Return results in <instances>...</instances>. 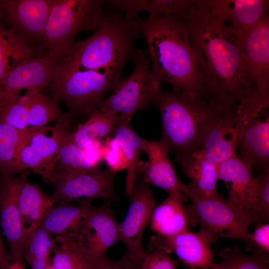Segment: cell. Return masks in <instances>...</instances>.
Segmentation results:
<instances>
[{"instance_id":"6da1fadb","label":"cell","mask_w":269,"mask_h":269,"mask_svg":"<svg viewBox=\"0 0 269 269\" xmlns=\"http://www.w3.org/2000/svg\"><path fill=\"white\" fill-rule=\"evenodd\" d=\"M188 24L205 99L225 110H236L257 91L246 68L240 41L211 14L204 0H199Z\"/></svg>"},{"instance_id":"7a4b0ae2","label":"cell","mask_w":269,"mask_h":269,"mask_svg":"<svg viewBox=\"0 0 269 269\" xmlns=\"http://www.w3.org/2000/svg\"><path fill=\"white\" fill-rule=\"evenodd\" d=\"M141 34L156 78L170 85L172 90L204 99L188 21L174 16L149 15L142 20Z\"/></svg>"},{"instance_id":"3957f363","label":"cell","mask_w":269,"mask_h":269,"mask_svg":"<svg viewBox=\"0 0 269 269\" xmlns=\"http://www.w3.org/2000/svg\"><path fill=\"white\" fill-rule=\"evenodd\" d=\"M153 103L160 114V140L181 164L199 150L208 132L227 111L197 95L162 89Z\"/></svg>"},{"instance_id":"277c9868","label":"cell","mask_w":269,"mask_h":269,"mask_svg":"<svg viewBox=\"0 0 269 269\" xmlns=\"http://www.w3.org/2000/svg\"><path fill=\"white\" fill-rule=\"evenodd\" d=\"M106 3L108 8L94 33L74 43L70 55L61 60L63 65L75 69L123 70L132 59L135 42L141 35L142 19L127 16Z\"/></svg>"},{"instance_id":"5b68a950","label":"cell","mask_w":269,"mask_h":269,"mask_svg":"<svg viewBox=\"0 0 269 269\" xmlns=\"http://www.w3.org/2000/svg\"><path fill=\"white\" fill-rule=\"evenodd\" d=\"M121 70H81L60 61L49 85L51 97L63 102L69 115H89L122 79Z\"/></svg>"},{"instance_id":"8992f818","label":"cell","mask_w":269,"mask_h":269,"mask_svg":"<svg viewBox=\"0 0 269 269\" xmlns=\"http://www.w3.org/2000/svg\"><path fill=\"white\" fill-rule=\"evenodd\" d=\"M105 6V0H56L45 29L46 54L57 60L68 57L80 32L97 28Z\"/></svg>"},{"instance_id":"52a82bcc","label":"cell","mask_w":269,"mask_h":269,"mask_svg":"<svg viewBox=\"0 0 269 269\" xmlns=\"http://www.w3.org/2000/svg\"><path fill=\"white\" fill-rule=\"evenodd\" d=\"M132 60L134 66L132 73L118 82L97 109L113 112L121 119L129 121L136 112L147 109L153 103L161 88V82L150 67L146 50L136 48Z\"/></svg>"},{"instance_id":"ba28073f","label":"cell","mask_w":269,"mask_h":269,"mask_svg":"<svg viewBox=\"0 0 269 269\" xmlns=\"http://www.w3.org/2000/svg\"><path fill=\"white\" fill-rule=\"evenodd\" d=\"M181 192L192 202L193 214L201 225V230L213 243L221 238L245 241L250 248L249 219L218 193L212 195L201 194L184 183Z\"/></svg>"},{"instance_id":"9c48e42d","label":"cell","mask_w":269,"mask_h":269,"mask_svg":"<svg viewBox=\"0 0 269 269\" xmlns=\"http://www.w3.org/2000/svg\"><path fill=\"white\" fill-rule=\"evenodd\" d=\"M269 96L257 91L245 99L236 110L241 131V158L252 169H269Z\"/></svg>"},{"instance_id":"30bf717a","label":"cell","mask_w":269,"mask_h":269,"mask_svg":"<svg viewBox=\"0 0 269 269\" xmlns=\"http://www.w3.org/2000/svg\"><path fill=\"white\" fill-rule=\"evenodd\" d=\"M69 122L70 115H62L54 126H46L25 134L17 152L20 172L29 168L45 181L53 183L56 158L68 135Z\"/></svg>"},{"instance_id":"8fae6325","label":"cell","mask_w":269,"mask_h":269,"mask_svg":"<svg viewBox=\"0 0 269 269\" xmlns=\"http://www.w3.org/2000/svg\"><path fill=\"white\" fill-rule=\"evenodd\" d=\"M115 173L111 170L98 167L86 171L57 170L53 183L56 190L52 195L56 202H81L83 197L91 200H116L119 197L115 189Z\"/></svg>"},{"instance_id":"7c38bea8","label":"cell","mask_w":269,"mask_h":269,"mask_svg":"<svg viewBox=\"0 0 269 269\" xmlns=\"http://www.w3.org/2000/svg\"><path fill=\"white\" fill-rule=\"evenodd\" d=\"M56 0H0V17L37 51L44 50L46 25Z\"/></svg>"},{"instance_id":"4fadbf2b","label":"cell","mask_w":269,"mask_h":269,"mask_svg":"<svg viewBox=\"0 0 269 269\" xmlns=\"http://www.w3.org/2000/svg\"><path fill=\"white\" fill-rule=\"evenodd\" d=\"M129 197L130 204L128 213L120 224L119 243L125 245L127 257L133 261H141L147 255L143 244V236L156 206L155 199L147 183L142 179L136 178Z\"/></svg>"},{"instance_id":"5bb4252c","label":"cell","mask_w":269,"mask_h":269,"mask_svg":"<svg viewBox=\"0 0 269 269\" xmlns=\"http://www.w3.org/2000/svg\"><path fill=\"white\" fill-rule=\"evenodd\" d=\"M104 200L98 206H92L73 233L84 248L92 261L106 255L107 251L119 243V224L111 206Z\"/></svg>"},{"instance_id":"9a60e30c","label":"cell","mask_w":269,"mask_h":269,"mask_svg":"<svg viewBox=\"0 0 269 269\" xmlns=\"http://www.w3.org/2000/svg\"><path fill=\"white\" fill-rule=\"evenodd\" d=\"M60 60L42 54L21 62L5 76L0 86V108L9 104L25 89L41 92L49 86Z\"/></svg>"},{"instance_id":"2e32d148","label":"cell","mask_w":269,"mask_h":269,"mask_svg":"<svg viewBox=\"0 0 269 269\" xmlns=\"http://www.w3.org/2000/svg\"><path fill=\"white\" fill-rule=\"evenodd\" d=\"M219 179L225 183L228 201L245 215L251 224L256 223L257 177L252 169L237 156L219 165Z\"/></svg>"},{"instance_id":"e0dca14e","label":"cell","mask_w":269,"mask_h":269,"mask_svg":"<svg viewBox=\"0 0 269 269\" xmlns=\"http://www.w3.org/2000/svg\"><path fill=\"white\" fill-rule=\"evenodd\" d=\"M211 14L229 28L240 41L268 14L267 0H204Z\"/></svg>"},{"instance_id":"ac0fdd59","label":"cell","mask_w":269,"mask_h":269,"mask_svg":"<svg viewBox=\"0 0 269 269\" xmlns=\"http://www.w3.org/2000/svg\"><path fill=\"white\" fill-rule=\"evenodd\" d=\"M248 73L257 91L269 95V15H265L241 41Z\"/></svg>"},{"instance_id":"d6986e66","label":"cell","mask_w":269,"mask_h":269,"mask_svg":"<svg viewBox=\"0 0 269 269\" xmlns=\"http://www.w3.org/2000/svg\"><path fill=\"white\" fill-rule=\"evenodd\" d=\"M212 242L202 231H187L171 236L156 234L149 242V250L158 248L174 253L184 264L198 269H210L213 261Z\"/></svg>"},{"instance_id":"ffe728a7","label":"cell","mask_w":269,"mask_h":269,"mask_svg":"<svg viewBox=\"0 0 269 269\" xmlns=\"http://www.w3.org/2000/svg\"><path fill=\"white\" fill-rule=\"evenodd\" d=\"M0 219L13 261L23 259L28 241L13 190L12 176H4L0 186Z\"/></svg>"},{"instance_id":"44dd1931","label":"cell","mask_w":269,"mask_h":269,"mask_svg":"<svg viewBox=\"0 0 269 269\" xmlns=\"http://www.w3.org/2000/svg\"><path fill=\"white\" fill-rule=\"evenodd\" d=\"M12 181L16 203L28 240L56 200L52 195L45 193L37 184L22 177H12Z\"/></svg>"},{"instance_id":"7402d4cb","label":"cell","mask_w":269,"mask_h":269,"mask_svg":"<svg viewBox=\"0 0 269 269\" xmlns=\"http://www.w3.org/2000/svg\"><path fill=\"white\" fill-rule=\"evenodd\" d=\"M240 139L241 131L235 110L220 118L207 134L200 148L219 165L237 156Z\"/></svg>"},{"instance_id":"603a6c76","label":"cell","mask_w":269,"mask_h":269,"mask_svg":"<svg viewBox=\"0 0 269 269\" xmlns=\"http://www.w3.org/2000/svg\"><path fill=\"white\" fill-rule=\"evenodd\" d=\"M143 151L148 161L143 171V180L169 193L181 192L184 183L178 178L169 158L170 150L160 139L145 140Z\"/></svg>"},{"instance_id":"cb8c5ba5","label":"cell","mask_w":269,"mask_h":269,"mask_svg":"<svg viewBox=\"0 0 269 269\" xmlns=\"http://www.w3.org/2000/svg\"><path fill=\"white\" fill-rule=\"evenodd\" d=\"M184 195L176 190L169 193L167 198L155 206L150 219L151 227L157 235L171 236L188 231L190 223Z\"/></svg>"},{"instance_id":"d4e9b609","label":"cell","mask_w":269,"mask_h":269,"mask_svg":"<svg viewBox=\"0 0 269 269\" xmlns=\"http://www.w3.org/2000/svg\"><path fill=\"white\" fill-rule=\"evenodd\" d=\"M109 4L129 16L146 11L149 15H171L189 20L198 7L199 0H113Z\"/></svg>"},{"instance_id":"484cf974","label":"cell","mask_w":269,"mask_h":269,"mask_svg":"<svg viewBox=\"0 0 269 269\" xmlns=\"http://www.w3.org/2000/svg\"><path fill=\"white\" fill-rule=\"evenodd\" d=\"M91 200H85L77 205L56 202L46 213L39 226L53 237L74 230L88 214L92 205Z\"/></svg>"},{"instance_id":"4316f807","label":"cell","mask_w":269,"mask_h":269,"mask_svg":"<svg viewBox=\"0 0 269 269\" xmlns=\"http://www.w3.org/2000/svg\"><path fill=\"white\" fill-rule=\"evenodd\" d=\"M180 165L183 172L190 179L188 185L192 189L206 195L218 194L219 165L211 160L201 148Z\"/></svg>"},{"instance_id":"83f0119b","label":"cell","mask_w":269,"mask_h":269,"mask_svg":"<svg viewBox=\"0 0 269 269\" xmlns=\"http://www.w3.org/2000/svg\"><path fill=\"white\" fill-rule=\"evenodd\" d=\"M131 121L120 118L114 132L113 138L121 147L128 166L126 181V193L130 196L137 178L138 161L146 139L139 136L132 129Z\"/></svg>"},{"instance_id":"f1b7e54d","label":"cell","mask_w":269,"mask_h":269,"mask_svg":"<svg viewBox=\"0 0 269 269\" xmlns=\"http://www.w3.org/2000/svg\"><path fill=\"white\" fill-rule=\"evenodd\" d=\"M51 263L57 269H91L92 260L72 232L55 236Z\"/></svg>"},{"instance_id":"f546056e","label":"cell","mask_w":269,"mask_h":269,"mask_svg":"<svg viewBox=\"0 0 269 269\" xmlns=\"http://www.w3.org/2000/svg\"><path fill=\"white\" fill-rule=\"evenodd\" d=\"M88 116L87 120L70 134L73 141L83 149L108 136L113 132L120 120L118 114L98 110L91 113Z\"/></svg>"},{"instance_id":"4dcf8cb0","label":"cell","mask_w":269,"mask_h":269,"mask_svg":"<svg viewBox=\"0 0 269 269\" xmlns=\"http://www.w3.org/2000/svg\"><path fill=\"white\" fill-rule=\"evenodd\" d=\"M18 34L0 25V86L7 75L25 60L39 55Z\"/></svg>"},{"instance_id":"1f68e13d","label":"cell","mask_w":269,"mask_h":269,"mask_svg":"<svg viewBox=\"0 0 269 269\" xmlns=\"http://www.w3.org/2000/svg\"><path fill=\"white\" fill-rule=\"evenodd\" d=\"M25 94L27 98L28 124L31 131L46 127L62 115L60 102L51 96L36 91H27Z\"/></svg>"},{"instance_id":"d6a6232c","label":"cell","mask_w":269,"mask_h":269,"mask_svg":"<svg viewBox=\"0 0 269 269\" xmlns=\"http://www.w3.org/2000/svg\"><path fill=\"white\" fill-rule=\"evenodd\" d=\"M253 249L248 255L237 246L226 248L219 252L221 262L213 263L210 269H269V253L258 246Z\"/></svg>"},{"instance_id":"836d02e7","label":"cell","mask_w":269,"mask_h":269,"mask_svg":"<svg viewBox=\"0 0 269 269\" xmlns=\"http://www.w3.org/2000/svg\"><path fill=\"white\" fill-rule=\"evenodd\" d=\"M86 149L79 147L70 134L64 139L56 158L55 171H86L98 167Z\"/></svg>"},{"instance_id":"e575fe53","label":"cell","mask_w":269,"mask_h":269,"mask_svg":"<svg viewBox=\"0 0 269 269\" xmlns=\"http://www.w3.org/2000/svg\"><path fill=\"white\" fill-rule=\"evenodd\" d=\"M25 133L0 121V172L4 176L20 172L17 152Z\"/></svg>"},{"instance_id":"d590c367","label":"cell","mask_w":269,"mask_h":269,"mask_svg":"<svg viewBox=\"0 0 269 269\" xmlns=\"http://www.w3.org/2000/svg\"><path fill=\"white\" fill-rule=\"evenodd\" d=\"M53 236L39 226L28 239L23 258L31 269H43L51 262Z\"/></svg>"},{"instance_id":"8d00e7d4","label":"cell","mask_w":269,"mask_h":269,"mask_svg":"<svg viewBox=\"0 0 269 269\" xmlns=\"http://www.w3.org/2000/svg\"><path fill=\"white\" fill-rule=\"evenodd\" d=\"M0 121L23 133L32 131L28 124L25 94L18 96L9 104L0 108Z\"/></svg>"},{"instance_id":"74e56055","label":"cell","mask_w":269,"mask_h":269,"mask_svg":"<svg viewBox=\"0 0 269 269\" xmlns=\"http://www.w3.org/2000/svg\"><path fill=\"white\" fill-rule=\"evenodd\" d=\"M258 187L256 195V223L267 222L269 217V170L263 171L257 177Z\"/></svg>"},{"instance_id":"f35d334b","label":"cell","mask_w":269,"mask_h":269,"mask_svg":"<svg viewBox=\"0 0 269 269\" xmlns=\"http://www.w3.org/2000/svg\"><path fill=\"white\" fill-rule=\"evenodd\" d=\"M103 145V158L109 169L114 172L127 169L128 163L124 153L117 141L113 137H107Z\"/></svg>"},{"instance_id":"ab89813d","label":"cell","mask_w":269,"mask_h":269,"mask_svg":"<svg viewBox=\"0 0 269 269\" xmlns=\"http://www.w3.org/2000/svg\"><path fill=\"white\" fill-rule=\"evenodd\" d=\"M149 252L143 261L142 269H176L180 264L162 249L155 248Z\"/></svg>"},{"instance_id":"60d3db41","label":"cell","mask_w":269,"mask_h":269,"mask_svg":"<svg viewBox=\"0 0 269 269\" xmlns=\"http://www.w3.org/2000/svg\"><path fill=\"white\" fill-rule=\"evenodd\" d=\"M143 261H133L125 254L120 259L115 260L106 255L93 260L91 269H142Z\"/></svg>"},{"instance_id":"b9f144b4","label":"cell","mask_w":269,"mask_h":269,"mask_svg":"<svg viewBox=\"0 0 269 269\" xmlns=\"http://www.w3.org/2000/svg\"><path fill=\"white\" fill-rule=\"evenodd\" d=\"M250 239L259 247L269 253V223L257 224Z\"/></svg>"},{"instance_id":"7bdbcfd3","label":"cell","mask_w":269,"mask_h":269,"mask_svg":"<svg viewBox=\"0 0 269 269\" xmlns=\"http://www.w3.org/2000/svg\"><path fill=\"white\" fill-rule=\"evenodd\" d=\"M11 262L12 261L5 250L0 233V269H5Z\"/></svg>"},{"instance_id":"ee69618b","label":"cell","mask_w":269,"mask_h":269,"mask_svg":"<svg viewBox=\"0 0 269 269\" xmlns=\"http://www.w3.org/2000/svg\"><path fill=\"white\" fill-rule=\"evenodd\" d=\"M5 269H26L23 259L17 260L11 263Z\"/></svg>"},{"instance_id":"f6af8a7d","label":"cell","mask_w":269,"mask_h":269,"mask_svg":"<svg viewBox=\"0 0 269 269\" xmlns=\"http://www.w3.org/2000/svg\"><path fill=\"white\" fill-rule=\"evenodd\" d=\"M43 269H57L54 267L52 266L51 262L45 268H44Z\"/></svg>"},{"instance_id":"bcb514c9","label":"cell","mask_w":269,"mask_h":269,"mask_svg":"<svg viewBox=\"0 0 269 269\" xmlns=\"http://www.w3.org/2000/svg\"><path fill=\"white\" fill-rule=\"evenodd\" d=\"M189 269H198L193 268V267H190V268Z\"/></svg>"},{"instance_id":"7dc6e473","label":"cell","mask_w":269,"mask_h":269,"mask_svg":"<svg viewBox=\"0 0 269 269\" xmlns=\"http://www.w3.org/2000/svg\"></svg>"}]
</instances>
